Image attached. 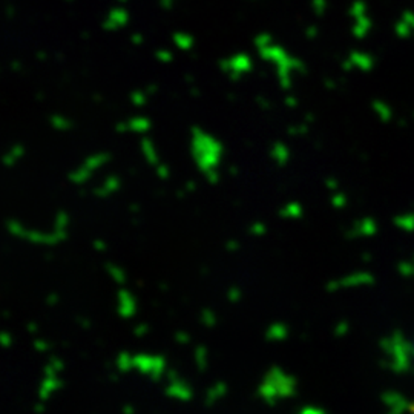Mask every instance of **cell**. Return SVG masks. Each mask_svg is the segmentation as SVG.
Listing matches in <instances>:
<instances>
[{"label": "cell", "mask_w": 414, "mask_h": 414, "mask_svg": "<svg viewBox=\"0 0 414 414\" xmlns=\"http://www.w3.org/2000/svg\"><path fill=\"white\" fill-rule=\"evenodd\" d=\"M325 186L330 191L336 192V189H337V180H335V178H327V180H325Z\"/></svg>", "instance_id": "13"}, {"label": "cell", "mask_w": 414, "mask_h": 414, "mask_svg": "<svg viewBox=\"0 0 414 414\" xmlns=\"http://www.w3.org/2000/svg\"><path fill=\"white\" fill-rule=\"evenodd\" d=\"M253 43H255V48L261 60H264L274 67L278 83L282 89L289 91L291 84H293L295 75L306 72L304 62L298 59L296 55L290 54L282 45L275 43L270 34H258Z\"/></svg>", "instance_id": "2"}, {"label": "cell", "mask_w": 414, "mask_h": 414, "mask_svg": "<svg viewBox=\"0 0 414 414\" xmlns=\"http://www.w3.org/2000/svg\"><path fill=\"white\" fill-rule=\"evenodd\" d=\"M155 59L162 63H171L174 59V54H172V51H169V50H158L155 52Z\"/></svg>", "instance_id": "10"}, {"label": "cell", "mask_w": 414, "mask_h": 414, "mask_svg": "<svg viewBox=\"0 0 414 414\" xmlns=\"http://www.w3.org/2000/svg\"><path fill=\"white\" fill-rule=\"evenodd\" d=\"M278 215L284 220H299L303 218L304 215V207L298 201H290L281 207L278 211Z\"/></svg>", "instance_id": "6"}, {"label": "cell", "mask_w": 414, "mask_h": 414, "mask_svg": "<svg viewBox=\"0 0 414 414\" xmlns=\"http://www.w3.org/2000/svg\"><path fill=\"white\" fill-rule=\"evenodd\" d=\"M269 155H270L272 162H274L279 167L287 166L289 162H290V158H291V152H290L289 146L286 143H282V141H276V143H274L270 146Z\"/></svg>", "instance_id": "4"}, {"label": "cell", "mask_w": 414, "mask_h": 414, "mask_svg": "<svg viewBox=\"0 0 414 414\" xmlns=\"http://www.w3.org/2000/svg\"><path fill=\"white\" fill-rule=\"evenodd\" d=\"M286 105H287L289 108H296V106H298V100H296V97H295V96H289L287 100H286Z\"/></svg>", "instance_id": "16"}, {"label": "cell", "mask_w": 414, "mask_h": 414, "mask_svg": "<svg viewBox=\"0 0 414 414\" xmlns=\"http://www.w3.org/2000/svg\"><path fill=\"white\" fill-rule=\"evenodd\" d=\"M155 174L158 178H162V180H167L169 175H171V171H169V167L166 164H162L160 163L157 167H155Z\"/></svg>", "instance_id": "12"}, {"label": "cell", "mask_w": 414, "mask_h": 414, "mask_svg": "<svg viewBox=\"0 0 414 414\" xmlns=\"http://www.w3.org/2000/svg\"><path fill=\"white\" fill-rule=\"evenodd\" d=\"M330 203H332V206L335 207V209H342V207H345V204H347V196L344 194L336 191L332 195Z\"/></svg>", "instance_id": "9"}, {"label": "cell", "mask_w": 414, "mask_h": 414, "mask_svg": "<svg viewBox=\"0 0 414 414\" xmlns=\"http://www.w3.org/2000/svg\"><path fill=\"white\" fill-rule=\"evenodd\" d=\"M250 229H253V233H264L266 232V225L262 223H255Z\"/></svg>", "instance_id": "14"}, {"label": "cell", "mask_w": 414, "mask_h": 414, "mask_svg": "<svg viewBox=\"0 0 414 414\" xmlns=\"http://www.w3.org/2000/svg\"><path fill=\"white\" fill-rule=\"evenodd\" d=\"M172 42H174V46H177L178 50L180 51H191L194 46H195V39H194V35L189 34V33H183V31H178V33H174L172 35Z\"/></svg>", "instance_id": "7"}, {"label": "cell", "mask_w": 414, "mask_h": 414, "mask_svg": "<svg viewBox=\"0 0 414 414\" xmlns=\"http://www.w3.org/2000/svg\"><path fill=\"white\" fill-rule=\"evenodd\" d=\"M220 69L232 82H238L253 69V60L247 52H235L220 62Z\"/></svg>", "instance_id": "3"}, {"label": "cell", "mask_w": 414, "mask_h": 414, "mask_svg": "<svg viewBox=\"0 0 414 414\" xmlns=\"http://www.w3.org/2000/svg\"><path fill=\"white\" fill-rule=\"evenodd\" d=\"M128 129L133 130L135 134H147L152 129V121L147 117H134L130 121H128Z\"/></svg>", "instance_id": "8"}, {"label": "cell", "mask_w": 414, "mask_h": 414, "mask_svg": "<svg viewBox=\"0 0 414 414\" xmlns=\"http://www.w3.org/2000/svg\"><path fill=\"white\" fill-rule=\"evenodd\" d=\"M149 96H150V94H147L145 91H138L133 96V103L135 106H145L147 103V97Z\"/></svg>", "instance_id": "11"}, {"label": "cell", "mask_w": 414, "mask_h": 414, "mask_svg": "<svg viewBox=\"0 0 414 414\" xmlns=\"http://www.w3.org/2000/svg\"><path fill=\"white\" fill-rule=\"evenodd\" d=\"M140 149H141V155L145 157L147 164L154 166V167H157L160 164V152H158V149L152 140L147 138V137L141 138Z\"/></svg>", "instance_id": "5"}, {"label": "cell", "mask_w": 414, "mask_h": 414, "mask_svg": "<svg viewBox=\"0 0 414 414\" xmlns=\"http://www.w3.org/2000/svg\"><path fill=\"white\" fill-rule=\"evenodd\" d=\"M306 35L308 37V39H315V37L318 35V28H315V26L307 28V30H306Z\"/></svg>", "instance_id": "15"}, {"label": "cell", "mask_w": 414, "mask_h": 414, "mask_svg": "<svg viewBox=\"0 0 414 414\" xmlns=\"http://www.w3.org/2000/svg\"><path fill=\"white\" fill-rule=\"evenodd\" d=\"M189 150L198 172L211 184L218 183L225 152L223 141L211 134L209 130L194 126L189 135Z\"/></svg>", "instance_id": "1"}]
</instances>
